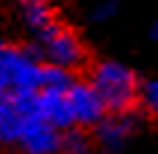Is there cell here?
Returning <instances> with one entry per match:
<instances>
[{
  "label": "cell",
  "mask_w": 158,
  "mask_h": 154,
  "mask_svg": "<svg viewBox=\"0 0 158 154\" xmlns=\"http://www.w3.org/2000/svg\"><path fill=\"white\" fill-rule=\"evenodd\" d=\"M35 104H38L40 116L54 126L57 130H69L73 126L71 107H69V97H66V88H47V90H38L35 93Z\"/></svg>",
  "instance_id": "8992f818"
},
{
  "label": "cell",
  "mask_w": 158,
  "mask_h": 154,
  "mask_svg": "<svg viewBox=\"0 0 158 154\" xmlns=\"http://www.w3.org/2000/svg\"><path fill=\"white\" fill-rule=\"evenodd\" d=\"M149 36H151V40H158V21H153L151 29H149Z\"/></svg>",
  "instance_id": "8fae6325"
},
{
  "label": "cell",
  "mask_w": 158,
  "mask_h": 154,
  "mask_svg": "<svg viewBox=\"0 0 158 154\" xmlns=\"http://www.w3.org/2000/svg\"><path fill=\"white\" fill-rule=\"evenodd\" d=\"M116 14H118V2H116V0H102L99 5H94L90 19H92L94 24H106V21H111Z\"/></svg>",
  "instance_id": "30bf717a"
},
{
  "label": "cell",
  "mask_w": 158,
  "mask_h": 154,
  "mask_svg": "<svg viewBox=\"0 0 158 154\" xmlns=\"http://www.w3.org/2000/svg\"><path fill=\"white\" fill-rule=\"evenodd\" d=\"M92 135L85 133V128H69L61 133V154H94Z\"/></svg>",
  "instance_id": "ba28073f"
},
{
  "label": "cell",
  "mask_w": 158,
  "mask_h": 154,
  "mask_svg": "<svg viewBox=\"0 0 158 154\" xmlns=\"http://www.w3.org/2000/svg\"><path fill=\"white\" fill-rule=\"evenodd\" d=\"M21 19L33 36H38L40 31L52 26L57 17L47 0H21Z\"/></svg>",
  "instance_id": "52a82bcc"
},
{
  "label": "cell",
  "mask_w": 158,
  "mask_h": 154,
  "mask_svg": "<svg viewBox=\"0 0 158 154\" xmlns=\"http://www.w3.org/2000/svg\"><path fill=\"white\" fill-rule=\"evenodd\" d=\"M66 97H69V107H71L73 126L76 128H90L97 126L99 121L106 116V107L94 93V88L87 81H76L73 78L66 88Z\"/></svg>",
  "instance_id": "5b68a950"
},
{
  "label": "cell",
  "mask_w": 158,
  "mask_h": 154,
  "mask_svg": "<svg viewBox=\"0 0 158 154\" xmlns=\"http://www.w3.org/2000/svg\"><path fill=\"white\" fill-rule=\"evenodd\" d=\"M33 38H35L33 52L43 64L73 71L85 62V47H83L80 38L59 21H54L52 26H47L45 31H40Z\"/></svg>",
  "instance_id": "3957f363"
},
{
  "label": "cell",
  "mask_w": 158,
  "mask_h": 154,
  "mask_svg": "<svg viewBox=\"0 0 158 154\" xmlns=\"http://www.w3.org/2000/svg\"><path fill=\"white\" fill-rule=\"evenodd\" d=\"M43 69L33 50L0 40V90L5 95H35L43 88Z\"/></svg>",
  "instance_id": "7a4b0ae2"
},
{
  "label": "cell",
  "mask_w": 158,
  "mask_h": 154,
  "mask_svg": "<svg viewBox=\"0 0 158 154\" xmlns=\"http://www.w3.org/2000/svg\"><path fill=\"white\" fill-rule=\"evenodd\" d=\"M87 83L94 88L99 100L104 102L106 114L109 112H132L139 100V81L130 67L123 62H97L90 69V78Z\"/></svg>",
  "instance_id": "6da1fadb"
},
{
  "label": "cell",
  "mask_w": 158,
  "mask_h": 154,
  "mask_svg": "<svg viewBox=\"0 0 158 154\" xmlns=\"http://www.w3.org/2000/svg\"><path fill=\"white\" fill-rule=\"evenodd\" d=\"M139 100H142V104H144L151 114L158 116V78H151V81H146L144 86H142Z\"/></svg>",
  "instance_id": "9c48e42d"
},
{
  "label": "cell",
  "mask_w": 158,
  "mask_h": 154,
  "mask_svg": "<svg viewBox=\"0 0 158 154\" xmlns=\"http://www.w3.org/2000/svg\"><path fill=\"white\" fill-rule=\"evenodd\" d=\"M139 128V119L132 112H109L104 119L94 126V142L104 152H120L127 147V142L135 138Z\"/></svg>",
  "instance_id": "277c9868"
}]
</instances>
